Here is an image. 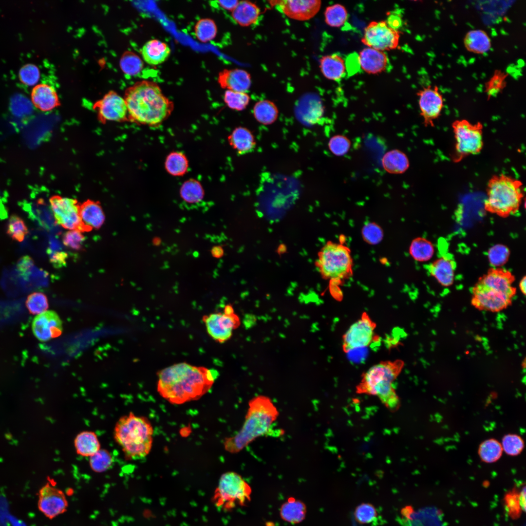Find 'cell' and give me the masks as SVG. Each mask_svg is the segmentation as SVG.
I'll use <instances>...</instances> for the list:
<instances>
[{
    "label": "cell",
    "mask_w": 526,
    "mask_h": 526,
    "mask_svg": "<svg viewBox=\"0 0 526 526\" xmlns=\"http://www.w3.org/2000/svg\"><path fill=\"white\" fill-rule=\"evenodd\" d=\"M157 391L172 404L198 399L209 391L218 376L214 369L186 362L173 364L159 371Z\"/></svg>",
    "instance_id": "6da1fadb"
},
{
    "label": "cell",
    "mask_w": 526,
    "mask_h": 526,
    "mask_svg": "<svg viewBox=\"0 0 526 526\" xmlns=\"http://www.w3.org/2000/svg\"><path fill=\"white\" fill-rule=\"evenodd\" d=\"M124 99L128 120L141 125H159L168 118L174 109L173 102L163 94L158 84L152 81L136 82L126 90Z\"/></svg>",
    "instance_id": "7a4b0ae2"
},
{
    "label": "cell",
    "mask_w": 526,
    "mask_h": 526,
    "mask_svg": "<svg viewBox=\"0 0 526 526\" xmlns=\"http://www.w3.org/2000/svg\"><path fill=\"white\" fill-rule=\"evenodd\" d=\"M279 415L277 408L268 397L259 395L251 399L241 429L226 438L224 447L229 452L237 453L260 436L267 433Z\"/></svg>",
    "instance_id": "3957f363"
},
{
    "label": "cell",
    "mask_w": 526,
    "mask_h": 526,
    "mask_svg": "<svg viewBox=\"0 0 526 526\" xmlns=\"http://www.w3.org/2000/svg\"><path fill=\"white\" fill-rule=\"evenodd\" d=\"M514 276L499 267L489 269L472 289V304L476 308L497 312L507 307L516 293Z\"/></svg>",
    "instance_id": "277c9868"
},
{
    "label": "cell",
    "mask_w": 526,
    "mask_h": 526,
    "mask_svg": "<svg viewBox=\"0 0 526 526\" xmlns=\"http://www.w3.org/2000/svg\"><path fill=\"white\" fill-rule=\"evenodd\" d=\"M404 364L402 360L397 359L382 361L372 366L362 374L356 387L357 393L376 396L388 409L396 411L400 406V400L394 382Z\"/></svg>",
    "instance_id": "5b68a950"
},
{
    "label": "cell",
    "mask_w": 526,
    "mask_h": 526,
    "mask_svg": "<svg viewBox=\"0 0 526 526\" xmlns=\"http://www.w3.org/2000/svg\"><path fill=\"white\" fill-rule=\"evenodd\" d=\"M153 428L147 418L132 413L121 417L114 430V438L125 456L132 460L146 457L152 444Z\"/></svg>",
    "instance_id": "8992f818"
},
{
    "label": "cell",
    "mask_w": 526,
    "mask_h": 526,
    "mask_svg": "<svg viewBox=\"0 0 526 526\" xmlns=\"http://www.w3.org/2000/svg\"><path fill=\"white\" fill-rule=\"evenodd\" d=\"M486 191L485 209L503 218L517 212L524 195L522 182L503 173L489 179Z\"/></svg>",
    "instance_id": "52a82bcc"
},
{
    "label": "cell",
    "mask_w": 526,
    "mask_h": 526,
    "mask_svg": "<svg viewBox=\"0 0 526 526\" xmlns=\"http://www.w3.org/2000/svg\"><path fill=\"white\" fill-rule=\"evenodd\" d=\"M317 263L323 278L337 285L352 276L353 261L351 251L342 243H327L319 254Z\"/></svg>",
    "instance_id": "ba28073f"
},
{
    "label": "cell",
    "mask_w": 526,
    "mask_h": 526,
    "mask_svg": "<svg viewBox=\"0 0 526 526\" xmlns=\"http://www.w3.org/2000/svg\"><path fill=\"white\" fill-rule=\"evenodd\" d=\"M251 493L250 486L240 474L228 471L221 475L212 500L219 508L230 510L245 506L250 500Z\"/></svg>",
    "instance_id": "9c48e42d"
},
{
    "label": "cell",
    "mask_w": 526,
    "mask_h": 526,
    "mask_svg": "<svg viewBox=\"0 0 526 526\" xmlns=\"http://www.w3.org/2000/svg\"><path fill=\"white\" fill-rule=\"evenodd\" d=\"M455 140L451 156L454 163L467 157L479 154L484 147L483 126L480 122L472 123L466 119H457L451 124Z\"/></svg>",
    "instance_id": "30bf717a"
},
{
    "label": "cell",
    "mask_w": 526,
    "mask_h": 526,
    "mask_svg": "<svg viewBox=\"0 0 526 526\" xmlns=\"http://www.w3.org/2000/svg\"><path fill=\"white\" fill-rule=\"evenodd\" d=\"M376 323L368 314L364 312L342 336V350L345 353L359 348L368 347L378 341L375 333Z\"/></svg>",
    "instance_id": "8fae6325"
},
{
    "label": "cell",
    "mask_w": 526,
    "mask_h": 526,
    "mask_svg": "<svg viewBox=\"0 0 526 526\" xmlns=\"http://www.w3.org/2000/svg\"><path fill=\"white\" fill-rule=\"evenodd\" d=\"M202 320L208 334L219 343H224L230 339L233 331L240 323L238 316L234 313L230 304H227L222 312L212 313L203 316Z\"/></svg>",
    "instance_id": "7c38bea8"
},
{
    "label": "cell",
    "mask_w": 526,
    "mask_h": 526,
    "mask_svg": "<svg viewBox=\"0 0 526 526\" xmlns=\"http://www.w3.org/2000/svg\"><path fill=\"white\" fill-rule=\"evenodd\" d=\"M400 34L385 20L373 21L365 28L362 43L367 47L384 52L394 50L399 45Z\"/></svg>",
    "instance_id": "4fadbf2b"
},
{
    "label": "cell",
    "mask_w": 526,
    "mask_h": 526,
    "mask_svg": "<svg viewBox=\"0 0 526 526\" xmlns=\"http://www.w3.org/2000/svg\"><path fill=\"white\" fill-rule=\"evenodd\" d=\"M56 223L65 229L80 231V204L76 199L52 196L49 199Z\"/></svg>",
    "instance_id": "5bb4252c"
},
{
    "label": "cell",
    "mask_w": 526,
    "mask_h": 526,
    "mask_svg": "<svg viewBox=\"0 0 526 526\" xmlns=\"http://www.w3.org/2000/svg\"><path fill=\"white\" fill-rule=\"evenodd\" d=\"M420 114L425 127H433L444 106L442 95L436 86H428L417 93Z\"/></svg>",
    "instance_id": "9a60e30c"
},
{
    "label": "cell",
    "mask_w": 526,
    "mask_h": 526,
    "mask_svg": "<svg viewBox=\"0 0 526 526\" xmlns=\"http://www.w3.org/2000/svg\"><path fill=\"white\" fill-rule=\"evenodd\" d=\"M99 120L105 123L108 121L122 122L128 120V113L124 99L115 92L110 91L93 106Z\"/></svg>",
    "instance_id": "2e32d148"
},
{
    "label": "cell",
    "mask_w": 526,
    "mask_h": 526,
    "mask_svg": "<svg viewBox=\"0 0 526 526\" xmlns=\"http://www.w3.org/2000/svg\"><path fill=\"white\" fill-rule=\"evenodd\" d=\"M397 522L402 526H446L442 512L434 507H427L415 511L407 506L400 511Z\"/></svg>",
    "instance_id": "e0dca14e"
},
{
    "label": "cell",
    "mask_w": 526,
    "mask_h": 526,
    "mask_svg": "<svg viewBox=\"0 0 526 526\" xmlns=\"http://www.w3.org/2000/svg\"><path fill=\"white\" fill-rule=\"evenodd\" d=\"M38 507L46 517L52 519L66 511L68 502L61 490L47 483L39 491Z\"/></svg>",
    "instance_id": "ac0fdd59"
},
{
    "label": "cell",
    "mask_w": 526,
    "mask_h": 526,
    "mask_svg": "<svg viewBox=\"0 0 526 526\" xmlns=\"http://www.w3.org/2000/svg\"><path fill=\"white\" fill-rule=\"evenodd\" d=\"M32 330L38 340L46 342L61 334L62 322L55 311L46 310L35 317L32 323Z\"/></svg>",
    "instance_id": "d6986e66"
},
{
    "label": "cell",
    "mask_w": 526,
    "mask_h": 526,
    "mask_svg": "<svg viewBox=\"0 0 526 526\" xmlns=\"http://www.w3.org/2000/svg\"><path fill=\"white\" fill-rule=\"evenodd\" d=\"M272 6H278L290 19L306 20L314 17L319 10L321 2L319 0H288L270 1Z\"/></svg>",
    "instance_id": "ffe728a7"
},
{
    "label": "cell",
    "mask_w": 526,
    "mask_h": 526,
    "mask_svg": "<svg viewBox=\"0 0 526 526\" xmlns=\"http://www.w3.org/2000/svg\"><path fill=\"white\" fill-rule=\"evenodd\" d=\"M218 82L223 89L246 92L251 85L250 75L241 69H224L218 74Z\"/></svg>",
    "instance_id": "44dd1931"
},
{
    "label": "cell",
    "mask_w": 526,
    "mask_h": 526,
    "mask_svg": "<svg viewBox=\"0 0 526 526\" xmlns=\"http://www.w3.org/2000/svg\"><path fill=\"white\" fill-rule=\"evenodd\" d=\"M79 216L81 232L99 228L105 219L100 203L91 200H87L80 205Z\"/></svg>",
    "instance_id": "7402d4cb"
},
{
    "label": "cell",
    "mask_w": 526,
    "mask_h": 526,
    "mask_svg": "<svg viewBox=\"0 0 526 526\" xmlns=\"http://www.w3.org/2000/svg\"><path fill=\"white\" fill-rule=\"evenodd\" d=\"M358 61L363 71L368 74L376 75L386 70L388 58L384 52L366 47L359 52Z\"/></svg>",
    "instance_id": "603a6c76"
},
{
    "label": "cell",
    "mask_w": 526,
    "mask_h": 526,
    "mask_svg": "<svg viewBox=\"0 0 526 526\" xmlns=\"http://www.w3.org/2000/svg\"><path fill=\"white\" fill-rule=\"evenodd\" d=\"M31 97L35 107L43 112L50 111L60 105L56 91L47 84L40 83L35 86Z\"/></svg>",
    "instance_id": "cb8c5ba5"
},
{
    "label": "cell",
    "mask_w": 526,
    "mask_h": 526,
    "mask_svg": "<svg viewBox=\"0 0 526 526\" xmlns=\"http://www.w3.org/2000/svg\"><path fill=\"white\" fill-rule=\"evenodd\" d=\"M323 113L324 109L321 101L312 94L301 98L296 109L297 116L299 120L309 124L317 123L321 118Z\"/></svg>",
    "instance_id": "d4e9b609"
},
{
    "label": "cell",
    "mask_w": 526,
    "mask_h": 526,
    "mask_svg": "<svg viewBox=\"0 0 526 526\" xmlns=\"http://www.w3.org/2000/svg\"><path fill=\"white\" fill-rule=\"evenodd\" d=\"M456 269L455 261L448 256H442L431 264L428 266L430 274L444 286L451 285L454 279V273Z\"/></svg>",
    "instance_id": "484cf974"
},
{
    "label": "cell",
    "mask_w": 526,
    "mask_h": 526,
    "mask_svg": "<svg viewBox=\"0 0 526 526\" xmlns=\"http://www.w3.org/2000/svg\"><path fill=\"white\" fill-rule=\"evenodd\" d=\"M229 145L238 154L243 155L254 150L256 142L252 132L247 128L239 126L228 136Z\"/></svg>",
    "instance_id": "4316f807"
},
{
    "label": "cell",
    "mask_w": 526,
    "mask_h": 526,
    "mask_svg": "<svg viewBox=\"0 0 526 526\" xmlns=\"http://www.w3.org/2000/svg\"><path fill=\"white\" fill-rule=\"evenodd\" d=\"M171 50L165 42L154 39L148 41L143 46L141 53L144 60L150 65H157L166 61Z\"/></svg>",
    "instance_id": "83f0119b"
},
{
    "label": "cell",
    "mask_w": 526,
    "mask_h": 526,
    "mask_svg": "<svg viewBox=\"0 0 526 526\" xmlns=\"http://www.w3.org/2000/svg\"><path fill=\"white\" fill-rule=\"evenodd\" d=\"M319 68L324 76L331 80H338L344 75L346 65L343 58L337 54L322 56L319 60Z\"/></svg>",
    "instance_id": "f1b7e54d"
},
{
    "label": "cell",
    "mask_w": 526,
    "mask_h": 526,
    "mask_svg": "<svg viewBox=\"0 0 526 526\" xmlns=\"http://www.w3.org/2000/svg\"><path fill=\"white\" fill-rule=\"evenodd\" d=\"M260 15V9L255 3L247 0L239 1L232 11L231 16L234 21L243 27L255 23Z\"/></svg>",
    "instance_id": "f546056e"
},
{
    "label": "cell",
    "mask_w": 526,
    "mask_h": 526,
    "mask_svg": "<svg viewBox=\"0 0 526 526\" xmlns=\"http://www.w3.org/2000/svg\"><path fill=\"white\" fill-rule=\"evenodd\" d=\"M383 168L391 174H398L405 172L409 168L410 162L407 155L403 151L394 149L386 152L381 159Z\"/></svg>",
    "instance_id": "4dcf8cb0"
},
{
    "label": "cell",
    "mask_w": 526,
    "mask_h": 526,
    "mask_svg": "<svg viewBox=\"0 0 526 526\" xmlns=\"http://www.w3.org/2000/svg\"><path fill=\"white\" fill-rule=\"evenodd\" d=\"M464 44L467 50L470 52L483 54L491 48V40L484 31L478 29L468 32L464 39Z\"/></svg>",
    "instance_id": "1f68e13d"
},
{
    "label": "cell",
    "mask_w": 526,
    "mask_h": 526,
    "mask_svg": "<svg viewBox=\"0 0 526 526\" xmlns=\"http://www.w3.org/2000/svg\"><path fill=\"white\" fill-rule=\"evenodd\" d=\"M74 444L77 453L83 456H91L100 449L97 435L93 432H80L75 438Z\"/></svg>",
    "instance_id": "d6a6232c"
},
{
    "label": "cell",
    "mask_w": 526,
    "mask_h": 526,
    "mask_svg": "<svg viewBox=\"0 0 526 526\" xmlns=\"http://www.w3.org/2000/svg\"><path fill=\"white\" fill-rule=\"evenodd\" d=\"M253 113L257 122L263 125H269L277 120L279 110L273 102L265 99L255 103L253 109Z\"/></svg>",
    "instance_id": "836d02e7"
},
{
    "label": "cell",
    "mask_w": 526,
    "mask_h": 526,
    "mask_svg": "<svg viewBox=\"0 0 526 526\" xmlns=\"http://www.w3.org/2000/svg\"><path fill=\"white\" fill-rule=\"evenodd\" d=\"M306 514V507L301 501L290 498L281 507L280 514L284 521L293 524L301 522Z\"/></svg>",
    "instance_id": "e575fe53"
},
{
    "label": "cell",
    "mask_w": 526,
    "mask_h": 526,
    "mask_svg": "<svg viewBox=\"0 0 526 526\" xmlns=\"http://www.w3.org/2000/svg\"><path fill=\"white\" fill-rule=\"evenodd\" d=\"M410 254L414 260L423 262L430 260L433 255L434 248L431 242L426 238L418 237L412 242Z\"/></svg>",
    "instance_id": "d590c367"
},
{
    "label": "cell",
    "mask_w": 526,
    "mask_h": 526,
    "mask_svg": "<svg viewBox=\"0 0 526 526\" xmlns=\"http://www.w3.org/2000/svg\"><path fill=\"white\" fill-rule=\"evenodd\" d=\"M204 190L199 181L189 179L182 184L180 189V195L185 202L193 204L200 202L204 198Z\"/></svg>",
    "instance_id": "8d00e7d4"
},
{
    "label": "cell",
    "mask_w": 526,
    "mask_h": 526,
    "mask_svg": "<svg viewBox=\"0 0 526 526\" xmlns=\"http://www.w3.org/2000/svg\"><path fill=\"white\" fill-rule=\"evenodd\" d=\"M167 171L171 175L180 176L184 175L188 168V161L186 156L179 151L169 153L165 162Z\"/></svg>",
    "instance_id": "74e56055"
},
{
    "label": "cell",
    "mask_w": 526,
    "mask_h": 526,
    "mask_svg": "<svg viewBox=\"0 0 526 526\" xmlns=\"http://www.w3.org/2000/svg\"><path fill=\"white\" fill-rule=\"evenodd\" d=\"M194 33L195 37L200 41L206 43L215 38L217 35V27L213 19H201L194 26Z\"/></svg>",
    "instance_id": "f35d334b"
},
{
    "label": "cell",
    "mask_w": 526,
    "mask_h": 526,
    "mask_svg": "<svg viewBox=\"0 0 526 526\" xmlns=\"http://www.w3.org/2000/svg\"><path fill=\"white\" fill-rule=\"evenodd\" d=\"M143 66V62L140 57L132 51L125 52L120 60L121 70L128 75L134 76L139 74Z\"/></svg>",
    "instance_id": "ab89813d"
},
{
    "label": "cell",
    "mask_w": 526,
    "mask_h": 526,
    "mask_svg": "<svg viewBox=\"0 0 526 526\" xmlns=\"http://www.w3.org/2000/svg\"><path fill=\"white\" fill-rule=\"evenodd\" d=\"M324 15L326 23L332 27L342 26L348 18L346 8L338 3L327 7Z\"/></svg>",
    "instance_id": "60d3db41"
},
{
    "label": "cell",
    "mask_w": 526,
    "mask_h": 526,
    "mask_svg": "<svg viewBox=\"0 0 526 526\" xmlns=\"http://www.w3.org/2000/svg\"><path fill=\"white\" fill-rule=\"evenodd\" d=\"M28 232V229L22 218L17 214L10 216L6 226V233L13 240L21 242Z\"/></svg>",
    "instance_id": "b9f144b4"
},
{
    "label": "cell",
    "mask_w": 526,
    "mask_h": 526,
    "mask_svg": "<svg viewBox=\"0 0 526 526\" xmlns=\"http://www.w3.org/2000/svg\"><path fill=\"white\" fill-rule=\"evenodd\" d=\"M502 451V446L497 440L489 439L485 441L480 445L479 454L484 462L492 463L500 457Z\"/></svg>",
    "instance_id": "7bdbcfd3"
},
{
    "label": "cell",
    "mask_w": 526,
    "mask_h": 526,
    "mask_svg": "<svg viewBox=\"0 0 526 526\" xmlns=\"http://www.w3.org/2000/svg\"><path fill=\"white\" fill-rule=\"evenodd\" d=\"M356 521L360 524H369L376 523L378 520V514L376 507L369 503H362L358 505L354 511Z\"/></svg>",
    "instance_id": "ee69618b"
},
{
    "label": "cell",
    "mask_w": 526,
    "mask_h": 526,
    "mask_svg": "<svg viewBox=\"0 0 526 526\" xmlns=\"http://www.w3.org/2000/svg\"><path fill=\"white\" fill-rule=\"evenodd\" d=\"M224 100L226 106L230 109L242 111L248 106L250 100V97L245 92L226 90L224 94Z\"/></svg>",
    "instance_id": "f6af8a7d"
},
{
    "label": "cell",
    "mask_w": 526,
    "mask_h": 526,
    "mask_svg": "<svg viewBox=\"0 0 526 526\" xmlns=\"http://www.w3.org/2000/svg\"><path fill=\"white\" fill-rule=\"evenodd\" d=\"M508 74L501 70H495L492 76L485 84V92L488 98L496 96L506 86Z\"/></svg>",
    "instance_id": "bcb514c9"
},
{
    "label": "cell",
    "mask_w": 526,
    "mask_h": 526,
    "mask_svg": "<svg viewBox=\"0 0 526 526\" xmlns=\"http://www.w3.org/2000/svg\"><path fill=\"white\" fill-rule=\"evenodd\" d=\"M113 459L106 450L100 449L90 458V465L92 470L96 472L106 471L113 464Z\"/></svg>",
    "instance_id": "7dc6e473"
},
{
    "label": "cell",
    "mask_w": 526,
    "mask_h": 526,
    "mask_svg": "<svg viewBox=\"0 0 526 526\" xmlns=\"http://www.w3.org/2000/svg\"><path fill=\"white\" fill-rule=\"evenodd\" d=\"M26 306L31 314L38 315L46 311L49 304L45 294L41 292H34L28 296Z\"/></svg>",
    "instance_id": "c3c4849f"
},
{
    "label": "cell",
    "mask_w": 526,
    "mask_h": 526,
    "mask_svg": "<svg viewBox=\"0 0 526 526\" xmlns=\"http://www.w3.org/2000/svg\"><path fill=\"white\" fill-rule=\"evenodd\" d=\"M20 81L25 85H36L40 78V71L35 64L27 63L22 66L19 72Z\"/></svg>",
    "instance_id": "681fc988"
},
{
    "label": "cell",
    "mask_w": 526,
    "mask_h": 526,
    "mask_svg": "<svg viewBox=\"0 0 526 526\" xmlns=\"http://www.w3.org/2000/svg\"><path fill=\"white\" fill-rule=\"evenodd\" d=\"M351 145L350 139L342 134L332 136L328 142L329 150L332 154L337 156H342L348 153Z\"/></svg>",
    "instance_id": "f907efd6"
},
{
    "label": "cell",
    "mask_w": 526,
    "mask_h": 526,
    "mask_svg": "<svg viewBox=\"0 0 526 526\" xmlns=\"http://www.w3.org/2000/svg\"><path fill=\"white\" fill-rule=\"evenodd\" d=\"M509 254V250L507 246L498 244L493 246L489 249L488 256L490 264L497 267L507 263Z\"/></svg>",
    "instance_id": "816d5d0a"
},
{
    "label": "cell",
    "mask_w": 526,
    "mask_h": 526,
    "mask_svg": "<svg viewBox=\"0 0 526 526\" xmlns=\"http://www.w3.org/2000/svg\"><path fill=\"white\" fill-rule=\"evenodd\" d=\"M363 240L369 244L374 245L380 243L383 237L382 228L375 223L366 224L362 229Z\"/></svg>",
    "instance_id": "f5cc1de1"
},
{
    "label": "cell",
    "mask_w": 526,
    "mask_h": 526,
    "mask_svg": "<svg viewBox=\"0 0 526 526\" xmlns=\"http://www.w3.org/2000/svg\"><path fill=\"white\" fill-rule=\"evenodd\" d=\"M501 446L502 449L507 454L516 455L522 451L524 442L518 435L507 434L504 437Z\"/></svg>",
    "instance_id": "db71d44e"
},
{
    "label": "cell",
    "mask_w": 526,
    "mask_h": 526,
    "mask_svg": "<svg viewBox=\"0 0 526 526\" xmlns=\"http://www.w3.org/2000/svg\"><path fill=\"white\" fill-rule=\"evenodd\" d=\"M85 237L82 232L76 229L66 232L63 236L62 241L65 245L71 249L79 250L82 249Z\"/></svg>",
    "instance_id": "11a10c76"
},
{
    "label": "cell",
    "mask_w": 526,
    "mask_h": 526,
    "mask_svg": "<svg viewBox=\"0 0 526 526\" xmlns=\"http://www.w3.org/2000/svg\"><path fill=\"white\" fill-rule=\"evenodd\" d=\"M34 261L31 257L24 256L20 258L17 263L18 271L22 274H27L34 266Z\"/></svg>",
    "instance_id": "9f6ffc18"
},
{
    "label": "cell",
    "mask_w": 526,
    "mask_h": 526,
    "mask_svg": "<svg viewBox=\"0 0 526 526\" xmlns=\"http://www.w3.org/2000/svg\"><path fill=\"white\" fill-rule=\"evenodd\" d=\"M386 21L390 27L396 30H398V28L400 27L401 25V19L400 18L396 15H389L387 20Z\"/></svg>",
    "instance_id": "6f0895ef"
},
{
    "label": "cell",
    "mask_w": 526,
    "mask_h": 526,
    "mask_svg": "<svg viewBox=\"0 0 526 526\" xmlns=\"http://www.w3.org/2000/svg\"><path fill=\"white\" fill-rule=\"evenodd\" d=\"M238 0H219L218 2L219 5L223 9L227 11H232L237 6L239 3Z\"/></svg>",
    "instance_id": "680465c9"
},
{
    "label": "cell",
    "mask_w": 526,
    "mask_h": 526,
    "mask_svg": "<svg viewBox=\"0 0 526 526\" xmlns=\"http://www.w3.org/2000/svg\"><path fill=\"white\" fill-rule=\"evenodd\" d=\"M65 257L66 255L62 253H53L51 256L50 261L55 265L62 264L63 262L65 261Z\"/></svg>",
    "instance_id": "91938a15"
},
{
    "label": "cell",
    "mask_w": 526,
    "mask_h": 526,
    "mask_svg": "<svg viewBox=\"0 0 526 526\" xmlns=\"http://www.w3.org/2000/svg\"><path fill=\"white\" fill-rule=\"evenodd\" d=\"M210 252L214 258L217 259L222 257L224 255L223 248L220 245H215L213 246L210 250Z\"/></svg>",
    "instance_id": "94428289"
},
{
    "label": "cell",
    "mask_w": 526,
    "mask_h": 526,
    "mask_svg": "<svg viewBox=\"0 0 526 526\" xmlns=\"http://www.w3.org/2000/svg\"><path fill=\"white\" fill-rule=\"evenodd\" d=\"M520 505L522 507V509L525 511L526 510V490L525 488H524L520 493Z\"/></svg>",
    "instance_id": "6125c7cd"
},
{
    "label": "cell",
    "mask_w": 526,
    "mask_h": 526,
    "mask_svg": "<svg viewBox=\"0 0 526 526\" xmlns=\"http://www.w3.org/2000/svg\"><path fill=\"white\" fill-rule=\"evenodd\" d=\"M519 288L522 293L524 295L526 292V276H524L520 281L519 282Z\"/></svg>",
    "instance_id": "be15d7a7"
},
{
    "label": "cell",
    "mask_w": 526,
    "mask_h": 526,
    "mask_svg": "<svg viewBox=\"0 0 526 526\" xmlns=\"http://www.w3.org/2000/svg\"><path fill=\"white\" fill-rule=\"evenodd\" d=\"M160 242V239L158 238H155L153 241V243L156 245H158Z\"/></svg>",
    "instance_id": "e7e4bbea"
}]
</instances>
